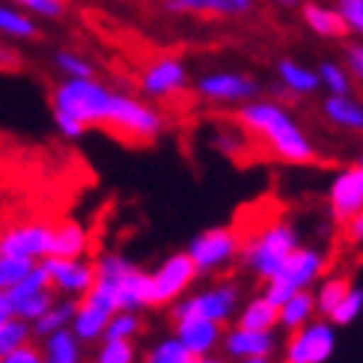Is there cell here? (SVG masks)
<instances>
[{
  "label": "cell",
  "instance_id": "1",
  "mask_svg": "<svg viewBox=\"0 0 363 363\" xmlns=\"http://www.w3.org/2000/svg\"><path fill=\"white\" fill-rule=\"evenodd\" d=\"M238 125L256 134L268 152L286 161V164H313L315 161V146L310 140V134L298 125V119L283 108L277 101H268V99H250L238 108Z\"/></svg>",
  "mask_w": 363,
  "mask_h": 363
},
{
  "label": "cell",
  "instance_id": "2",
  "mask_svg": "<svg viewBox=\"0 0 363 363\" xmlns=\"http://www.w3.org/2000/svg\"><path fill=\"white\" fill-rule=\"evenodd\" d=\"M113 89L99 78H63L51 93L54 125L66 140H81L89 128H104Z\"/></svg>",
  "mask_w": 363,
  "mask_h": 363
},
{
  "label": "cell",
  "instance_id": "3",
  "mask_svg": "<svg viewBox=\"0 0 363 363\" xmlns=\"http://www.w3.org/2000/svg\"><path fill=\"white\" fill-rule=\"evenodd\" d=\"M96 262L93 286L116 310L140 313L149 307V274L123 253H101Z\"/></svg>",
  "mask_w": 363,
  "mask_h": 363
},
{
  "label": "cell",
  "instance_id": "4",
  "mask_svg": "<svg viewBox=\"0 0 363 363\" xmlns=\"http://www.w3.org/2000/svg\"><path fill=\"white\" fill-rule=\"evenodd\" d=\"M298 245H301V235H298V230L292 223L271 220L256 235H250L247 241L241 238L238 259L256 280L265 283L271 274H277V268L289 259Z\"/></svg>",
  "mask_w": 363,
  "mask_h": 363
},
{
  "label": "cell",
  "instance_id": "5",
  "mask_svg": "<svg viewBox=\"0 0 363 363\" xmlns=\"http://www.w3.org/2000/svg\"><path fill=\"white\" fill-rule=\"evenodd\" d=\"M104 128L113 131L116 138H123V140L149 143L164 131V116L149 101L113 89V101H111L108 119H104Z\"/></svg>",
  "mask_w": 363,
  "mask_h": 363
},
{
  "label": "cell",
  "instance_id": "6",
  "mask_svg": "<svg viewBox=\"0 0 363 363\" xmlns=\"http://www.w3.org/2000/svg\"><path fill=\"white\" fill-rule=\"evenodd\" d=\"M325 268H328V259H325V253L319 247L298 245L289 259L277 268V274H271L265 280V292L262 295L271 298L280 307L289 295H295L301 289H313V286L322 280Z\"/></svg>",
  "mask_w": 363,
  "mask_h": 363
},
{
  "label": "cell",
  "instance_id": "7",
  "mask_svg": "<svg viewBox=\"0 0 363 363\" xmlns=\"http://www.w3.org/2000/svg\"><path fill=\"white\" fill-rule=\"evenodd\" d=\"M238 250H241V235L233 226H211V230H203L191 238L185 253L191 256L196 274L203 277L230 268L238 259Z\"/></svg>",
  "mask_w": 363,
  "mask_h": 363
},
{
  "label": "cell",
  "instance_id": "8",
  "mask_svg": "<svg viewBox=\"0 0 363 363\" xmlns=\"http://www.w3.org/2000/svg\"><path fill=\"white\" fill-rule=\"evenodd\" d=\"M337 352V328L322 315L289 330L283 345V363H328Z\"/></svg>",
  "mask_w": 363,
  "mask_h": 363
},
{
  "label": "cell",
  "instance_id": "9",
  "mask_svg": "<svg viewBox=\"0 0 363 363\" xmlns=\"http://www.w3.org/2000/svg\"><path fill=\"white\" fill-rule=\"evenodd\" d=\"M196 268L185 250L170 253L152 274H149V307H173L182 295L196 283Z\"/></svg>",
  "mask_w": 363,
  "mask_h": 363
},
{
  "label": "cell",
  "instance_id": "10",
  "mask_svg": "<svg viewBox=\"0 0 363 363\" xmlns=\"http://www.w3.org/2000/svg\"><path fill=\"white\" fill-rule=\"evenodd\" d=\"M238 307H241V289L235 283H215L203 292L182 295L173 304V315L196 313V315H206V319L218 322V325H226L230 319H235Z\"/></svg>",
  "mask_w": 363,
  "mask_h": 363
},
{
  "label": "cell",
  "instance_id": "11",
  "mask_svg": "<svg viewBox=\"0 0 363 363\" xmlns=\"http://www.w3.org/2000/svg\"><path fill=\"white\" fill-rule=\"evenodd\" d=\"M196 96L208 104H220V108H230V104L241 108L245 101L259 96V84H256L250 74L215 69V72H206L196 78Z\"/></svg>",
  "mask_w": 363,
  "mask_h": 363
},
{
  "label": "cell",
  "instance_id": "12",
  "mask_svg": "<svg viewBox=\"0 0 363 363\" xmlns=\"http://www.w3.org/2000/svg\"><path fill=\"white\" fill-rule=\"evenodd\" d=\"M6 298H9V307H12V315H15V319H21V322H27V325H33L39 315L54 304V298H57V295H54V289H51L48 274H45L42 262H36L21 280L6 292Z\"/></svg>",
  "mask_w": 363,
  "mask_h": 363
},
{
  "label": "cell",
  "instance_id": "13",
  "mask_svg": "<svg viewBox=\"0 0 363 363\" xmlns=\"http://www.w3.org/2000/svg\"><path fill=\"white\" fill-rule=\"evenodd\" d=\"M42 268L48 274V283L54 295L60 298H84L93 289L96 280V262L86 259V256H74V259H57V256H45Z\"/></svg>",
  "mask_w": 363,
  "mask_h": 363
},
{
  "label": "cell",
  "instance_id": "14",
  "mask_svg": "<svg viewBox=\"0 0 363 363\" xmlns=\"http://www.w3.org/2000/svg\"><path fill=\"white\" fill-rule=\"evenodd\" d=\"M191 84V72L179 57H158L140 74V93L152 101H170L182 96Z\"/></svg>",
  "mask_w": 363,
  "mask_h": 363
},
{
  "label": "cell",
  "instance_id": "15",
  "mask_svg": "<svg viewBox=\"0 0 363 363\" xmlns=\"http://www.w3.org/2000/svg\"><path fill=\"white\" fill-rule=\"evenodd\" d=\"M51 245V223H15L0 230V256L42 262Z\"/></svg>",
  "mask_w": 363,
  "mask_h": 363
},
{
  "label": "cell",
  "instance_id": "16",
  "mask_svg": "<svg viewBox=\"0 0 363 363\" xmlns=\"http://www.w3.org/2000/svg\"><path fill=\"white\" fill-rule=\"evenodd\" d=\"M113 313H116V307L93 286V289H89L84 298H78V304H74V315H72L69 330L84 345L86 342H99Z\"/></svg>",
  "mask_w": 363,
  "mask_h": 363
},
{
  "label": "cell",
  "instance_id": "17",
  "mask_svg": "<svg viewBox=\"0 0 363 363\" xmlns=\"http://www.w3.org/2000/svg\"><path fill=\"white\" fill-rule=\"evenodd\" d=\"M328 208L330 218L337 223H345L352 215L363 211V167L352 164V167H342L328 185Z\"/></svg>",
  "mask_w": 363,
  "mask_h": 363
},
{
  "label": "cell",
  "instance_id": "18",
  "mask_svg": "<svg viewBox=\"0 0 363 363\" xmlns=\"http://www.w3.org/2000/svg\"><path fill=\"white\" fill-rule=\"evenodd\" d=\"M173 337L185 345L194 357H208L220 349V337H223V325L206 319V315H173Z\"/></svg>",
  "mask_w": 363,
  "mask_h": 363
},
{
  "label": "cell",
  "instance_id": "19",
  "mask_svg": "<svg viewBox=\"0 0 363 363\" xmlns=\"http://www.w3.org/2000/svg\"><path fill=\"white\" fill-rule=\"evenodd\" d=\"M223 354L230 360L245 357H274L277 352V334L274 330H247V328H230L220 337Z\"/></svg>",
  "mask_w": 363,
  "mask_h": 363
},
{
  "label": "cell",
  "instance_id": "20",
  "mask_svg": "<svg viewBox=\"0 0 363 363\" xmlns=\"http://www.w3.org/2000/svg\"><path fill=\"white\" fill-rule=\"evenodd\" d=\"M89 250V233L78 220H63L51 226V245H48V256L57 259H74V256H86Z\"/></svg>",
  "mask_w": 363,
  "mask_h": 363
},
{
  "label": "cell",
  "instance_id": "21",
  "mask_svg": "<svg viewBox=\"0 0 363 363\" xmlns=\"http://www.w3.org/2000/svg\"><path fill=\"white\" fill-rule=\"evenodd\" d=\"M322 116L334 128L363 134V101H357L352 93H345V96H328L322 101Z\"/></svg>",
  "mask_w": 363,
  "mask_h": 363
},
{
  "label": "cell",
  "instance_id": "22",
  "mask_svg": "<svg viewBox=\"0 0 363 363\" xmlns=\"http://www.w3.org/2000/svg\"><path fill=\"white\" fill-rule=\"evenodd\" d=\"M235 325L247 330H277L280 328V307L265 295L250 298L247 304H241L235 313Z\"/></svg>",
  "mask_w": 363,
  "mask_h": 363
},
{
  "label": "cell",
  "instance_id": "23",
  "mask_svg": "<svg viewBox=\"0 0 363 363\" xmlns=\"http://www.w3.org/2000/svg\"><path fill=\"white\" fill-rule=\"evenodd\" d=\"M39 354H42V363H81L84 342L69 328H63V330H54V334L42 337Z\"/></svg>",
  "mask_w": 363,
  "mask_h": 363
},
{
  "label": "cell",
  "instance_id": "24",
  "mask_svg": "<svg viewBox=\"0 0 363 363\" xmlns=\"http://www.w3.org/2000/svg\"><path fill=\"white\" fill-rule=\"evenodd\" d=\"M277 81L283 84L286 93H292V96H313V93H319V72H315L313 66H304V63H298V60H280L277 63Z\"/></svg>",
  "mask_w": 363,
  "mask_h": 363
},
{
  "label": "cell",
  "instance_id": "25",
  "mask_svg": "<svg viewBox=\"0 0 363 363\" xmlns=\"http://www.w3.org/2000/svg\"><path fill=\"white\" fill-rule=\"evenodd\" d=\"M301 21H304L319 39H342L345 27L334 6L325 4H301Z\"/></svg>",
  "mask_w": 363,
  "mask_h": 363
},
{
  "label": "cell",
  "instance_id": "26",
  "mask_svg": "<svg viewBox=\"0 0 363 363\" xmlns=\"http://www.w3.org/2000/svg\"><path fill=\"white\" fill-rule=\"evenodd\" d=\"M315 301H313V289H301L295 295H289L280 304V328L295 330L301 325H307L315 319Z\"/></svg>",
  "mask_w": 363,
  "mask_h": 363
},
{
  "label": "cell",
  "instance_id": "27",
  "mask_svg": "<svg viewBox=\"0 0 363 363\" xmlns=\"http://www.w3.org/2000/svg\"><path fill=\"white\" fill-rule=\"evenodd\" d=\"M74 304L78 301L74 298H54V304L45 310L39 319L30 325V330H33V337H48V334H54V330H63V328H69L72 325V315H74Z\"/></svg>",
  "mask_w": 363,
  "mask_h": 363
},
{
  "label": "cell",
  "instance_id": "28",
  "mask_svg": "<svg viewBox=\"0 0 363 363\" xmlns=\"http://www.w3.org/2000/svg\"><path fill=\"white\" fill-rule=\"evenodd\" d=\"M0 36H6V39H36L39 36L36 18L27 15L24 9L12 6V4H0Z\"/></svg>",
  "mask_w": 363,
  "mask_h": 363
},
{
  "label": "cell",
  "instance_id": "29",
  "mask_svg": "<svg viewBox=\"0 0 363 363\" xmlns=\"http://www.w3.org/2000/svg\"><path fill=\"white\" fill-rule=\"evenodd\" d=\"M345 289H349V280L345 277H322L319 283L313 286V301H315V313L328 319L330 313L337 310V304L342 301Z\"/></svg>",
  "mask_w": 363,
  "mask_h": 363
},
{
  "label": "cell",
  "instance_id": "30",
  "mask_svg": "<svg viewBox=\"0 0 363 363\" xmlns=\"http://www.w3.org/2000/svg\"><path fill=\"white\" fill-rule=\"evenodd\" d=\"M360 315H363V286H352L349 283V289H345L337 310L328 315V322L334 328H345V325H354Z\"/></svg>",
  "mask_w": 363,
  "mask_h": 363
},
{
  "label": "cell",
  "instance_id": "31",
  "mask_svg": "<svg viewBox=\"0 0 363 363\" xmlns=\"http://www.w3.org/2000/svg\"><path fill=\"white\" fill-rule=\"evenodd\" d=\"M319 84L325 86L328 96H345L352 93V74L349 69H345L342 63H337V60H325V63H319Z\"/></svg>",
  "mask_w": 363,
  "mask_h": 363
},
{
  "label": "cell",
  "instance_id": "32",
  "mask_svg": "<svg viewBox=\"0 0 363 363\" xmlns=\"http://www.w3.org/2000/svg\"><path fill=\"white\" fill-rule=\"evenodd\" d=\"M143 330V319H140V313H134V310H116L111 315V322L108 328H104V334L101 340H134Z\"/></svg>",
  "mask_w": 363,
  "mask_h": 363
},
{
  "label": "cell",
  "instance_id": "33",
  "mask_svg": "<svg viewBox=\"0 0 363 363\" xmlns=\"http://www.w3.org/2000/svg\"><path fill=\"white\" fill-rule=\"evenodd\" d=\"M143 363H196V357L176 337H164L146 352Z\"/></svg>",
  "mask_w": 363,
  "mask_h": 363
},
{
  "label": "cell",
  "instance_id": "34",
  "mask_svg": "<svg viewBox=\"0 0 363 363\" xmlns=\"http://www.w3.org/2000/svg\"><path fill=\"white\" fill-rule=\"evenodd\" d=\"M89 363H138L134 340H99V349Z\"/></svg>",
  "mask_w": 363,
  "mask_h": 363
},
{
  "label": "cell",
  "instance_id": "35",
  "mask_svg": "<svg viewBox=\"0 0 363 363\" xmlns=\"http://www.w3.org/2000/svg\"><path fill=\"white\" fill-rule=\"evenodd\" d=\"M30 340H33V330H30L27 322L15 319V315H9V319H0V357L21 349V345H27Z\"/></svg>",
  "mask_w": 363,
  "mask_h": 363
},
{
  "label": "cell",
  "instance_id": "36",
  "mask_svg": "<svg viewBox=\"0 0 363 363\" xmlns=\"http://www.w3.org/2000/svg\"><path fill=\"white\" fill-rule=\"evenodd\" d=\"M54 66L63 78H96V66L78 51H57Z\"/></svg>",
  "mask_w": 363,
  "mask_h": 363
},
{
  "label": "cell",
  "instance_id": "37",
  "mask_svg": "<svg viewBox=\"0 0 363 363\" xmlns=\"http://www.w3.org/2000/svg\"><path fill=\"white\" fill-rule=\"evenodd\" d=\"M334 9L345 27V33H352L363 42V0H334Z\"/></svg>",
  "mask_w": 363,
  "mask_h": 363
},
{
  "label": "cell",
  "instance_id": "38",
  "mask_svg": "<svg viewBox=\"0 0 363 363\" xmlns=\"http://www.w3.org/2000/svg\"><path fill=\"white\" fill-rule=\"evenodd\" d=\"M164 6L179 15H230L220 0H167Z\"/></svg>",
  "mask_w": 363,
  "mask_h": 363
},
{
  "label": "cell",
  "instance_id": "39",
  "mask_svg": "<svg viewBox=\"0 0 363 363\" xmlns=\"http://www.w3.org/2000/svg\"><path fill=\"white\" fill-rule=\"evenodd\" d=\"M6 4L24 9L33 18H60L66 12V0H6Z\"/></svg>",
  "mask_w": 363,
  "mask_h": 363
},
{
  "label": "cell",
  "instance_id": "40",
  "mask_svg": "<svg viewBox=\"0 0 363 363\" xmlns=\"http://www.w3.org/2000/svg\"><path fill=\"white\" fill-rule=\"evenodd\" d=\"M36 262L27 259H15V256H0V292H9Z\"/></svg>",
  "mask_w": 363,
  "mask_h": 363
},
{
  "label": "cell",
  "instance_id": "41",
  "mask_svg": "<svg viewBox=\"0 0 363 363\" xmlns=\"http://www.w3.org/2000/svg\"><path fill=\"white\" fill-rule=\"evenodd\" d=\"M345 69H349L352 81L363 84V42H354L345 48Z\"/></svg>",
  "mask_w": 363,
  "mask_h": 363
},
{
  "label": "cell",
  "instance_id": "42",
  "mask_svg": "<svg viewBox=\"0 0 363 363\" xmlns=\"http://www.w3.org/2000/svg\"><path fill=\"white\" fill-rule=\"evenodd\" d=\"M0 363H42V354H39V345H33V342H27V345H21V349H15V352L4 354V357H0Z\"/></svg>",
  "mask_w": 363,
  "mask_h": 363
},
{
  "label": "cell",
  "instance_id": "43",
  "mask_svg": "<svg viewBox=\"0 0 363 363\" xmlns=\"http://www.w3.org/2000/svg\"><path fill=\"white\" fill-rule=\"evenodd\" d=\"M342 226H345V235H349L352 245L363 250V211H357V215H352V218L345 220Z\"/></svg>",
  "mask_w": 363,
  "mask_h": 363
},
{
  "label": "cell",
  "instance_id": "44",
  "mask_svg": "<svg viewBox=\"0 0 363 363\" xmlns=\"http://www.w3.org/2000/svg\"><path fill=\"white\" fill-rule=\"evenodd\" d=\"M220 4L230 9V15H238V12H247V9H253V4L256 0H220Z\"/></svg>",
  "mask_w": 363,
  "mask_h": 363
},
{
  "label": "cell",
  "instance_id": "45",
  "mask_svg": "<svg viewBox=\"0 0 363 363\" xmlns=\"http://www.w3.org/2000/svg\"><path fill=\"white\" fill-rule=\"evenodd\" d=\"M15 63H18V57H15V51H9L6 45H0V72H4V69H12Z\"/></svg>",
  "mask_w": 363,
  "mask_h": 363
},
{
  "label": "cell",
  "instance_id": "46",
  "mask_svg": "<svg viewBox=\"0 0 363 363\" xmlns=\"http://www.w3.org/2000/svg\"><path fill=\"white\" fill-rule=\"evenodd\" d=\"M235 146H241V140L233 138V131H223V138H218V149H223V152H233Z\"/></svg>",
  "mask_w": 363,
  "mask_h": 363
},
{
  "label": "cell",
  "instance_id": "47",
  "mask_svg": "<svg viewBox=\"0 0 363 363\" xmlns=\"http://www.w3.org/2000/svg\"><path fill=\"white\" fill-rule=\"evenodd\" d=\"M271 4H277L280 9H298L301 0H271Z\"/></svg>",
  "mask_w": 363,
  "mask_h": 363
},
{
  "label": "cell",
  "instance_id": "48",
  "mask_svg": "<svg viewBox=\"0 0 363 363\" xmlns=\"http://www.w3.org/2000/svg\"><path fill=\"white\" fill-rule=\"evenodd\" d=\"M196 363H223V357H218V354H208V357H196Z\"/></svg>",
  "mask_w": 363,
  "mask_h": 363
},
{
  "label": "cell",
  "instance_id": "49",
  "mask_svg": "<svg viewBox=\"0 0 363 363\" xmlns=\"http://www.w3.org/2000/svg\"><path fill=\"white\" fill-rule=\"evenodd\" d=\"M235 363H271V357H245V360H235Z\"/></svg>",
  "mask_w": 363,
  "mask_h": 363
},
{
  "label": "cell",
  "instance_id": "50",
  "mask_svg": "<svg viewBox=\"0 0 363 363\" xmlns=\"http://www.w3.org/2000/svg\"><path fill=\"white\" fill-rule=\"evenodd\" d=\"M357 164H360V167H363V152H360V158H357Z\"/></svg>",
  "mask_w": 363,
  "mask_h": 363
}]
</instances>
